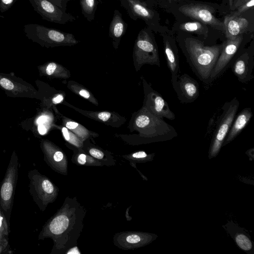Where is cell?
Here are the masks:
<instances>
[{
	"instance_id": "6da1fadb",
	"label": "cell",
	"mask_w": 254,
	"mask_h": 254,
	"mask_svg": "<svg viewBox=\"0 0 254 254\" xmlns=\"http://www.w3.org/2000/svg\"><path fill=\"white\" fill-rule=\"evenodd\" d=\"M223 43L205 46L198 39L189 37L182 48L187 62L194 74L206 86L211 84L210 77L221 53Z\"/></svg>"
},
{
	"instance_id": "7a4b0ae2",
	"label": "cell",
	"mask_w": 254,
	"mask_h": 254,
	"mask_svg": "<svg viewBox=\"0 0 254 254\" xmlns=\"http://www.w3.org/2000/svg\"><path fill=\"white\" fill-rule=\"evenodd\" d=\"M239 105V101L236 97L223 104L222 111L217 121L210 145L208 153L209 159L216 157L219 153L237 114Z\"/></svg>"
},
{
	"instance_id": "3957f363",
	"label": "cell",
	"mask_w": 254,
	"mask_h": 254,
	"mask_svg": "<svg viewBox=\"0 0 254 254\" xmlns=\"http://www.w3.org/2000/svg\"><path fill=\"white\" fill-rule=\"evenodd\" d=\"M29 192L39 209L44 211L48 204L52 202L57 195V190L54 184L37 170L28 172Z\"/></svg>"
},
{
	"instance_id": "277c9868",
	"label": "cell",
	"mask_w": 254,
	"mask_h": 254,
	"mask_svg": "<svg viewBox=\"0 0 254 254\" xmlns=\"http://www.w3.org/2000/svg\"><path fill=\"white\" fill-rule=\"evenodd\" d=\"M24 33L29 38L44 44L55 45H71L78 41L69 33L38 24L24 26Z\"/></svg>"
},
{
	"instance_id": "5b68a950",
	"label": "cell",
	"mask_w": 254,
	"mask_h": 254,
	"mask_svg": "<svg viewBox=\"0 0 254 254\" xmlns=\"http://www.w3.org/2000/svg\"><path fill=\"white\" fill-rule=\"evenodd\" d=\"M18 159L14 154L9 161L0 187V205L9 224L18 178Z\"/></svg>"
},
{
	"instance_id": "8992f818",
	"label": "cell",
	"mask_w": 254,
	"mask_h": 254,
	"mask_svg": "<svg viewBox=\"0 0 254 254\" xmlns=\"http://www.w3.org/2000/svg\"><path fill=\"white\" fill-rule=\"evenodd\" d=\"M134 50L140 64L148 63L160 66L157 46L148 28H143L138 33Z\"/></svg>"
},
{
	"instance_id": "52a82bcc",
	"label": "cell",
	"mask_w": 254,
	"mask_h": 254,
	"mask_svg": "<svg viewBox=\"0 0 254 254\" xmlns=\"http://www.w3.org/2000/svg\"><path fill=\"white\" fill-rule=\"evenodd\" d=\"M243 41V36L240 35L234 39H227L223 42L222 50L210 77L211 83L229 68L232 60L239 52Z\"/></svg>"
},
{
	"instance_id": "ba28073f",
	"label": "cell",
	"mask_w": 254,
	"mask_h": 254,
	"mask_svg": "<svg viewBox=\"0 0 254 254\" xmlns=\"http://www.w3.org/2000/svg\"><path fill=\"white\" fill-rule=\"evenodd\" d=\"M179 10L185 15L212 28L221 31H225L224 22L218 19L214 15V9L209 5L194 3L182 5Z\"/></svg>"
},
{
	"instance_id": "9c48e42d",
	"label": "cell",
	"mask_w": 254,
	"mask_h": 254,
	"mask_svg": "<svg viewBox=\"0 0 254 254\" xmlns=\"http://www.w3.org/2000/svg\"><path fill=\"white\" fill-rule=\"evenodd\" d=\"M34 10L45 20L65 24L76 20L74 16L66 12L49 0H29Z\"/></svg>"
},
{
	"instance_id": "30bf717a",
	"label": "cell",
	"mask_w": 254,
	"mask_h": 254,
	"mask_svg": "<svg viewBox=\"0 0 254 254\" xmlns=\"http://www.w3.org/2000/svg\"><path fill=\"white\" fill-rule=\"evenodd\" d=\"M238 80L243 83L249 82L254 78V54L250 50L239 52L232 60L230 67Z\"/></svg>"
},
{
	"instance_id": "8fae6325",
	"label": "cell",
	"mask_w": 254,
	"mask_h": 254,
	"mask_svg": "<svg viewBox=\"0 0 254 254\" xmlns=\"http://www.w3.org/2000/svg\"><path fill=\"white\" fill-rule=\"evenodd\" d=\"M180 102L190 103L196 100L199 95V85L197 81L189 74L180 75L173 88Z\"/></svg>"
},
{
	"instance_id": "7c38bea8",
	"label": "cell",
	"mask_w": 254,
	"mask_h": 254,
	"mask_svg": "<svg viewBox=\"0 0 254 254\" xmlns=\"http://www.w3.org/2000/svg\"><path fill=\"white\" fill-rule=\"evenodd\" d=\"M147 95L146 109L155 116L169 120H174L176 118L175 114L169 108L167 102L157 91L148 88Z\"/></svg>"
},
{
	"instance_id": "4fadbf2b",
	"label": "cell",
	"mask_w": 254,
	"mask_h": 254,
	"mask_svg": "<svg viewBox=\"0 0 254 254\" xmlns=\"http://www.w3.org/2000/svg\"><path fill=\"white\" fill-rule=\"evenodd\" d=\"M121 5L127 10L128 16L133 20L141 19L146 23L153 20L154 12L142 0H119Z\"/></svg>"
},
{
	"instance_id": "5bb4252c",
	"label": "cell",
	"mask_w": 254,
	"mask_h": 254,
	"mask_svg": "<svg viewBox=\"0 0 254 254\" xmlns=\"http://www.w3.org/2000/svg\"><path fill=\"white\" fill-rule=\"evenodd\" d=\"M253 115L252 108L247 107L235 116L222 146L232 141L242 132L250 122Z\"/></svg>"
},
{
	"instance_id": "9a60e30c",
	"label": "cell",
	"mask_w": 254,
	"mask_h": 254,
	"mask_svg": "<svg viewBox=\"0 0 254 254\" xmlns=\"http://www.w3.org/2000/svg\"><path fill=\"white\" fill-rule=\"evenodd\" d=\"M164 49L168 67L171 73V80L173 88L180 76V68L178 51L169 40L164 41Z\"/></svg>"
},
{
	"instance_id": "2e32d148",
	"label": "cell",
	"mask_w": 254,
	"mask_h": 254,
	"mask_svg": "<svg viewBox=\"0 0 254 254\" xmlns=\"http://www.w3.org/2000/svg\"><path fill=\"white\" fill-rule=\"evenodd\" d=\"M224 24L227 39H234L241 35L247 30L249 25L247 19L231 15L225 16Z\"/></svg>"
},
{
	"instance_id": "e0dca14e",
	"label": "cell",
	"mask_w": 254,
	"mask_h": 254,
	"mask_svg": "<svg viewBox=\"0 0 254 254\" xmlns=\"http://www.w3.org/2000/svg\"><path fill=\"white\" fill-rule=\"evenodd\" d=\"M127 24L124 20L121 12L115 9L109 29V36L113 43L117 45L126 33Z\"/></svg>"
},
{
	"instance_id": "ac0fdd59",
	"label": "cell",
	"mask_w": 254,
	"mask_h": 254,
	"mask_svg": "<svg viewBox=\"0 0 254 254\" xmlns=\"http://www.w3.org/2000/svg\"><path fill=\"white\" fill-rule=\"evenodd\" d=\"M233 239L237 245L247 253H254V246L249 237L243 231L239 230L233 234Z\"/></svg>"
},
{
	"instance_id": "d6986e66",
	"label": "cell",
	"mask_w": 254,
	"mask_h": 254,
	"mask_svg": "<svg viewBox=\"0 0 254 254\" xmlns=\"http://www.w3.org/2000/svg\"><path fill=\"white\" fill-rule=\"evenodd\" d=\"M81 13L88 21L94 19L95 13L98 5L97 0H80Z\"/></svg>"
},
{
	"instance_id": "ffe728a7",
	"label": "cell",
	"mask_w": 254,
	"mask_h": 254,
	"mask_svg": "<svg viewBox=\"0 0 254 254\" xmlns=\"http://www.w3.org/2000/svg\"><path fill=\"white\" fill-rule=\"evenodd\" d=\"M45 154V160L47 163L52 168L58 170L64 161L63 152L60 151L52 152L47 150Z\"/></svg>"
},
{
	"instance_id": "44dd1931",
	"label": "cell",
	"mask_w": 254,
	"mask_h": 254,
	"mask_svg": "<svg viewBox=\"0 0 254 254\" xmlns=\"http://www.w3.org/2000/svg\"><path fill=\"white\" fill-rule=\"evenodd\" d=\"M181 30L189 32H195L206 35L208 29L205 24L199 21L188 22L182 23L180 26Z\"/></svg>"
},
{
	"instance_id": "7402d4cb",
	"label": "cell",
	"mask_w": 254,
	"mask_h": 254,
	"mask_svg": "<svg viewBox=\"0 0 254 254\" xmlns=\"http://www.w3.org/2000/svg\"><path fill=\"white\" fill-rule=\"evenodd\" d=\"M9 224L0 205V239L8 241Z\"/></svg>"
},
{
	"instance_id": "603a6c76",
	"label": "cell",
	"mask_w": 254,
	"mask_h": 254,
	"mask_svg": "<svg viewBox=\"0 0 254 254\" xmlns=\"http://www.w3.org/2000/svg\"><path fill=\"white\" fill-rule=\"evenodd\" d=\"M62 132L65 139L67 141L78 147L81 146L82 142L80 140L66 127H63Z\"/></svg>"
},
{
	"instance_id": "cb8c5ba5",
	"label": "cell",
	"mask_w": 254,
	"mask_h": 254,
	"mask_svg": "<svg viewBox=\"0 0 254 254\" xmlns=\"http://www.w3.org/2000/svg\"><path fill=\"white\" fill-rule=\"evenodd\" d=\"M254 4V0H250L246 3L239 6L237 8V10L233 14L231 15L233 16H238L241 15L242 13H244L246 11L248 10L250 8H253Z\"/></svg>"
},
{
	"instance_id": "d4e9b609",
	"label": "cell",
	"mask_w": 254,
	"mask_h": 254,
	"mask_svg": "<svg viewBox=\"0 0 254 254\" xmlns=\"http://www.w3.org/2000/svg\"><path fill=\"white\" fill-rule=\"evenodd\" d=\"M17 0H0V11L3 12L7 10Z\"/></svg>"
},
{
	"instance_id": "484cf974",
	"label": "cell",
	"mask_w": 254,
	"mask_h": 254,
	"mask_svg": "<svg viewBox=\"0 0 254 254\" xmlns=\"http://www.w3.org/2000/svg\"><path fill=\"white\" fill-rule=\"evenodd\" d=\"M54 4L61 8L64 11L66 10V6L68 2L74 0H49Z\"/></svg>"
},
{
	"instance_id": "4316f807",
	"label": "cell",
	"mask_w": 254,
	"mask_h": 254,
	"mask_svg": "<svg viewBox=\"0 0 254 254\" xmlns=\"http://www.w3.org/2000/svg\"><path fill=\"white\" fill-rule=\"evenodd\" d=\"M0 85L7 90H12L14 88V85L13 83L5 78H2L0 80Z\"/></svg>"
},
{
	"instance_id": "83f0119b",
	"label": "cell",
	"mask_w": 254,
	"mask_h": 254,
	"mask_svg": "<svg viewBox=\"0 0 254 254\" xmlns=\"http://www.w3.org/2000/svg\"><path fill=\"white\" fill-rule=\"evenodd\" d=\"M9 251H10V248L8 241H3L0 239V254L11 253Z\"/></svg>"
},
{
	"instance_id": "f1b7e54d",
	"label": "cell",
	"mask_w": 254,
	"mask_h": 254,
	"mask_svg": "<svg viewBox=\"0 0 254 254\" xmlns=\"http://www.w3.org/2000/svg\"><path fill=\"white\" fill-rule=\"evenodd\" d=\"M89 153L91 156L97 159H101L104 157V153L101 151L97 149H91L89 150Z\"/></svg>"
},
{
	"instance_id": "f546056e",
	"label": "cell",
	"mask_w": 254,
	"mask_h": 254,
	"mask_svg": "<svg viewBox=\"0 0 254 254\" xmlns=\"http://www.w3.org/2000/svg\"><path fill=\"white\" fill-rule=\"evenodd\" d=\"M132 157L136 159H144L148 157H151V155H148L146 152L143 151L136 152L132 155Z\"/></svg>"
},
{
	"instance_id": "4dcf8cb0",
	"label": "cell",
	"mask_w": 254,
	"mask_h": 254,
	"mask_svg": "<svg viewBox=\"0 0 254 254\" xmlns=\"http://www.w3.org/2000/svg\"><path fill=\"white\" fill-rule=\"evenodd\" d=\"M57 68V65L54 63H50L47 67L46 73L48 75H52Z\"/></svg>"
},
{
	"instance_id": "1f68e13d",
	"label": "cell",
	"mask_w": 254,
	"mask_h": 254,
	"mask_svg": "<svg viewBox=\"0 0 254 254\" xmlns=\"http://www.w3.org/2000/svg\"><path fill=\"white\" fill-rule=\"evenodd\" d=\"M111 117V113L107 112H103L98 114V117L103 121H107Z\"/></svg>"
},
{
	"instance_id": "d6a6232c",
	"label": "cell",
	"mask_w": 254,
	"mask_h": 254,
	"mask_svg": "<svg viewBox=\"0 0 254 254\" xmlns=\"http://www.w3.org/2000/svg\"><path fill=\"white\" fill-rule=\"evenodd\" d=\"M77 162L81 165H84L86 162V156L84 154H80L77 157Z\"/></svg>"
},
{
	"instance_id": "836d02e7",
	"label": "cell",
	"mask_w": 254,
	"mask_h": 254,
	"mask_svg": "<svg viewBox=\"0 0 254 254\" xmlns=\"http://www.w3.org/2000/svg\"><path fill=\"white\" fill-rule=\"evenodd\" d=\"M250 0H235L233 3V9L237 8L239 6L246 3Z\"/></svg>"
},
{
	"instance_id": "e575fe53",
	"label": "cell",
	"mask_w": 254,
	"mask_h": 254,
	"mask_svg": "<svg viewBox=\"0 0 254 254\" xmlns=\"http://www.w3.org/2000/svg\"><path fill=\"white\" fill-rule=\"evenodd\" d=\"M78 125L79 124L75 122L69 121L66 123L65 127L67 128L72 130Z\"/></svg>"
},
{
	"instance_id": "d590c367",
	"label": "cell",
	"mask_w": 254,
	"mask_h": 254,
	"mask_svg": "<svg viewBox=\"0 0 254 254\" xmlns=\"http://www.w3.org/2000/svg\"><path fill=\"white\" fill-rule=\"evenodd\" d=\"M64 99V97L62 95H58L57 96L53 99V103L54 104H58L61 103Z\"/></svg>"
},
{
	"instance_id": "8d00e7d4",
	"label": "cell",
	"mask_w": 254,
	"mask_h": 254,
	"mask_svg": "<svg viewBox=\"0 0 254 254\" xmlns=\"http://www.w3.org/2000/svg\"><path fill=\"white\" fill-rule=\"evenodd\" d=\"M79 94L80 96H81L86 99L89 98L90 96L89 92L85 89L81 90L79 91Z\"/></svg>"
},
{
	"instance_id": "74e56055",
	"label": "cell",
	"mask_w": 254,
	"mask_h": 254,
	"mask_svg": "<svg viewBox=\"0 0 254 254\" xmlns=\"http://www.w3.org/2000/svg\"><path fill=\"white\" fill-rule=\"evenodd\" d=\"M38 130L39 133L41 135H44L46 133V128L43 124L38 126Z\"/></svg>"
},
{
	"instance_id": "f35d334b",
	"label": "cell",
	"mask_w": 254,
	"mask_h": 254,
	"mask_svg": "<svg viewBox=\"0 0 254 254\" xmlns=\"http://www.w3.org/2000/svg\"><path fill=\"white\" fill-rule=\"evenodd\" d=\"M47 117L45 116H42L37 119V123L38 125L43 124L47 121Z\"/></svg>"
},
{
	"instance_id": "ab89813d",
	"label": "cell",
	"mask_w": 254,
	"mask_h": 254,
	"mask_svg": "<svg viewBox=\"0 0 254 254\" xmlns=\"http://www.w3.org/2000/svg\"></svg>"
}]
</instances>
